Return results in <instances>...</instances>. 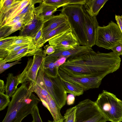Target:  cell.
Here are the masks:
<instances>
[{
  "label": "cell",
  "instance_id": "obj_33",
  "mask_svg": "<svg viewBox=\"0 0 122 122\" xmlns=\"http://www.w3.org/2000/svg\"><path fill=\"white\" fill-rule=\"evenodd\" d=\"M24 25L23 21H20L16 23L13 25L11 26L10 30L6 35L5 37L18 30H20Z\"/></svg>",
  "mask_w": 122,
  "mask_h": 122
},
{
  "label": "cell",
  "instance_id": "obj_8",
  "mask_svg": "<svg viewBox=\"0 0 122 122\" xmlns=\"http://www.w3.org/2000/svg\"><path fill=\"white\" fill-rule=\"evenodd\" d=\"M46 54L45 53L41 55H35L33 58L28 59L26 66L22 72L16 76L18 85L29 82V89L33 92L34 87L36 84L38 71L46 56Z\"/></svg>",
  "mask_w": 122,
  "mask_h": 122
},
{
  "label": "cell",
  "instance_id": "obj_38",
  "mask_svg": "<svg viewBox=\"0 0 122 122\" xmlns=\"http://www.w3.org/2000/svg\"><path fill=\"white\" fill-rule=\"evenodd\" d=\"M75 96L70 94L67 96L66 102L67 105H71L73 104L75 100Z\"/></svg>",
  "mask_w": 122,
  "mask_h": 122
},
{
  "label": "cell",
  "instance_id": "obj_34",
  "mask_svg": "<svg viewBox=\"0 0 122 122\" xmlns=\"http://www.w3.org/2000/svg\"><path fill=\"white\" fill-rule=\"evenodd\" d=\"M26 14H24L21 15L17 16L6 24L5 25L11 26L20 21H23L25 17Z\"/></svg>",
  "mask_w": 122,
  "mask_h": 122
},
{
  "label": "cell",
  "instance_id": "obj_32",
  "mask_svg": "<svg viewBox=\"0 0 122 122\" xmlns=\"http://www.w3.org/2000/svg\"><path fill=\"white\" fill-rule=\"evenodd\" d=\"M31 114L33 119L32 122H43L39 114L37 105L34 107Z\"/></svg>",
  "mask_w": 122,
  "mask_h": 122
},
{
  "label": "cell",
  "instance_id": "obj_28",
  "mask_svg": "<svg viewBox=\"0 0 122 122\" xmlns=\"http://www.w3.org/2000/svg\"><path fill=\"white\" fill-rule=\"evenodd\" d=\"M21 60V59L13 62L6 63L7 62L5 61L4 58H0V73H1L15 65L21 63L20 62Z\"/></svg>",
  "mask_w": 122,
  "mask_h": 122
},
{
  "label": "cell",
  "instance_id": "obj_41",
  "mask_svg": "<svg viewBox=\"0 0 122 122\" xmlns=\"http://www.w3.org/2000/svg\"><path fill=\"white\" fill-rule=\"evenodd\" d=\"M121 18H122V15H121Z\"/></svg>",
  "mask_w": 122,
  "mask_h": 122
},
{
  "label": "cell",
  "instance_id": "obj_14",
  "mask_svg": "<svg viewBox=\"0 0 122 122\" xmlns=\"http://www.w3.org/2000/svg\"><path fill=\"white\" fill-rule=\"evenodd\" d=\"M93 51L92 48L87 46L78 45L64 50H55L54 53L49 56L56 59L61 56L67 57L68 59L76 58Z\"/></svg>",
  "mask_w": 122,
  "mask_h": 122
},
{
  "label": "cell",
  "instance_id": "obj_30",
  "mask_svg": "<svg viewBox=\"0 0 122 122\" xmlns=\"http://www.w3.org/2000/svg\"><path fill=\"white\" fill-rule=\"evenodd\" d=\"M10 98L4 93H0V111L4 110L9 105L10 102Z\"/></svg>",
  "mask_w": 122,
  "mask_h": 122
},
{
  "label": "cell",
  "instance_id": "obj_25",
  "mask_svg": "<svg viewBox=\"0 0 122 122\" xmlns=\"http://www.w3.org/2000/svg\"><path fill=\"white\" fill-rule=\"evenodd\" d=\"M30 1V0H21L14 12L5 21L2 27L5 25L6 24L15 18L17 14L23 10L26 6Z\"/></svg>",
  "mask_w": 122,
  "mask_h": 122
},
{
  "label": "cell",
  "instance_id": "obj_10",
  "mask_svg": "<svg viewBox=\"0 0 122 122\" xmlns=\"http://www.w3.org/2000/svg\"><path fill=\"white\" fill-rule=\"evenodd\" d=\"M58 73L60 77L80 86L84 91L98 88L102 79L106 76L103 75L92 77H75L69 76L59 70Z\"/></svg>",
  "mask_w": 122,
  "mask_h": 122
},
{
  "label": "cell",
  "instance_id": "obj_36",
  "mask_svg": "<svg viewBox=\"0 0 122 122\" xmlns=\"http://www.w3.org/2000/svg\"><path fill=\"white\" fill-rule=\"evenodd\" d=\"M68 58L67 57L65 56H61L58 58L57 60L55 62V65L58 68L66 61Z\"/></svg>",
  "mask_w": 122,
  "mask_h": 122
},
{
  "label": "cell",
  "instance_id": "obj_11",
  "mask_svg": "<svg viewBox=\"0 0 122 122\" xmlns=\"http://www.w3.org/2000/svg\"><path fill=\"white\" fill-rule=\"evenodd\" d=\"M44 21L40 12L35 8L32 18L20 30L19 36H26L33 38L41 28Z\"/></svg>",
  "mask_w": 122,
  "mask_h": 122
},
{
  "label": "cell",
  "instance_id": "obj_37",
  "mask_svg": "<svg viewBox=\"0 0 122 122\" xmlns=\"http://www.w3.org/2000/svg\"><path fill=\"white\" fill-rule=\"evenodd\" d=\"M44 48L46 54L48 55H51L55 52V49L54 47L52 46L49 45H47L44 46Z\"/></svg>",
  "mask_w": 122,
  "mask_h": 122
},
{
  "label": "cell",
  "instance_id": "obj_35",
  "mask_svg": "<svg viewBox=\"0 0 122 122\" xmlns=\"http://www.w3.org/2000/svg\"><path fill=\"white\" fill-rule=\"evenodd\" d=\"M113 52L117 55L122 56V41L112 48Z\"/></svg>",
  "mask_w": 122,
  "mask_h": 122
},
{
  "label": "cell",
  "instance_id": "obj_3",
  "mask_svg": "<svg viewBox=\"0 0 122 122\" xmlns=\"http://www.w3.org/2000/svg\"><path fill=\"white\" fill-rule=\"evenodd\" d=\"M36 83L45 89L61 109L65 104L67 92L59 74L49 76L44 71L43 62L38 71Z\"/></svg>",
  "mask_w": 122,
  "mask_h": 122
},
{
  "label": "cell",
  "instance_id": "obj_23",
  "mask_svg": "<svg viewBox=\"0 0 122 122\" xmlns=\"http://www.w3.org/2000/svg\"><path fill=\"white\" fill-rule=\"evenodd\" d=\"M42 16L44 21L52 15L57 10V8L43 2H42Z\"/></svg>",
  "mask_w": 122,
  "mask_h": 122
},
{
  "label": "cell",
  "instance_id": "obj_29",
  "mask_svg": "<svg viewBox=\"0 0 122 122\" xmlns=\"http://www.w3.org/2000/svg\"><path fill=\"white\" fill-rule=\"evenodd\" d=\"M41 28L35 37L33 38V44L36 47L39 48H41L45 43L42 37Z\"/></svg>",
  "mask_w": 122,
  "mask_h": 122
},
{
  "label": "cell",
  "instance_id": "obj_5",
  "mask_svg": "<svg viewBox=\"0 0 122 122\" xmlns=\"http://www.w3.org/2000/svg\"><path fill=\"white\" fill-rule=\"evenodd\" d=\"M96 102L108 121H122V101L114 94L103 90L99 94Z\"/></svg>",
  "mask_w": 122,
  "mask_h": 122
},
{
  "label": "cell",
  "instance_id": "obj_26",
  "mask_svg": "<svg viewBox=\"0 0 122 122\" xmlns=\"http://www.w3.org/2000/svg\"><path fill=\"white\" fill-rule=\"evenodd\" d=\"M17 37L12 36L0 39V49L5 50L11 46Z\"/></svg>",
  "mask_w": 122,
  "mask_h": 122
},
{
  "label": "cell",
  "instance_id": "obj_39",
  "mask_svg": "<svg viewBox=\"0 0 122 122\" xmlns=\"http://www.w3.org/2000/svg\"><path fill=\"white\" fill-rule=\"evenodd\" d=\"M5 85L4 81L0 80V93H4L5 92Z\"/></svg>",
  "mask_w": 122,
  "mask_h": 122
},
{
  "label": "cell",
  "instance_id": "obj_13",
  "mask_svg": "<svg viewBox=\"0 0 122 122\" xmlns=\"http://www.w3.org/2000/svg\"><path fill=\"white\" fill-rule=\"evenodd\" d=\"M46 53L45 50L41 48L36 47L34 44L30 46L24 48L18 51L10 52L4 58L7 62H12L20 59L24 57L41 55Z\"/></svg>",
  "mask_w": 122,
  "mask_h": 122
},
{
  "label": "cell",
  "instance_id": "obj_7",
  "mask_svg": "<svg viewBox=\"0 0 122 122\" xmlns=\"http://www.w3.org/2000/svg\"><path fill=\"white\" fill-rule=\"evenodd\" d=\"M76 122H106L108 121L97 104L86 99L76 105Z\"/></svg>",
  "mask_w": 122,
  "mask_h": 122
},
{
  "label": "cell",
  "instance_id": "obj_16",
  "mask_svg": "<svg viewBox=\"0 0 122 122\" xmlns=\"http://www.w3.org/2000/svg\"><path fill=\"white\" fill-rule=\"evenodd\" d=\"M108 0H86L84 5L86 12L91 17L96 16Z\"/></svg>",
  "mask_w": 122,
  "mask_h": 122
},
{
  "label": "cell",
  "instance_id": "obj_40",
  "mask_svg": "<svg viewBox=\"0 0 122 122\" xmlns=\"http://www.w3.org/2000/svg\"><path fill=\"white\" fill-rule=\"evenodd\" d=\"M48 122H53V121H50L48 120Z\"/></svg>",
  "mask_w": 122,
  "mask_h": 122
},
{
  "label": "cell",
  "instance_id": "obj_31",
  "mask_svg": "<svg viewBox=\"0 0 122 122\" xmlns=\"http://www.w3.org/2000/svg\"><path fill=\"white\" fill-rule=\"evenodd\" d=\"M33 43L30 44H19L10 46L6 50L8 54L10 52H15L24 48L33 45Z\"/></svg>",
  "mask_w": 122,
  "mask_h": 122
},
{
  "label": "cell",
  "instance_id": "obj_6",
  "mask_svg": "<svg viewBox=\"0 0 122 122\" xmlns=\"http://www.w3.org/2000/svg\"><path fill=\"white\" fill-rule=\"evenodd\" d=\"M122 41V33L117 24L111 21L106 26L97 29L96 45L108 50Z\"/></svg>",
  "mask_w": 122,
  "mask_h": 122
},
{
  "label": "cell",
  "instance_id": "obj_17",
  "mask_svg": "<svg viewBox=\"0 0 122 122\" xmlns=\"http://www.w3.org/2000/svg\"><path fill=\"white\" fill-rule=\"evenodd\" d=\"M57 59L48 55L43 61L44 71L49 76L56 77L59 74V68L56 67L55 63Z\"/></svg>",
  "mask_w": 122,
  "mask_h": 122
},
{
  "label": "cell",
  "instance_id": "obj_2",
  "mask_svg": "<svg viewBox=\"0 0 122 122\" xmlns=\"http://www.w3.org/2000/svg\"><path fill=\"white\" fill-rule=\"evenodd\" d=\"M27 83L22 84L12 96L2 122H22L25 117L31 114L34 107L41 101L29 89Z\"/></svg>",
  "mask_w": 122,
  "mask_h": 122
},
{
  "label": "cell",
  "instance_id": "obj_18",
  "mask_svg": "<svg viewBox=\"0 0 122 122\" xmlns=\"http://www.w3.org/2000/svg\"><path fill=\"white\" fill-rule=\"evenodd\" d=\"M18 81L16 76L12 73H9L6 78L5 85V94L10 98L12 97L18 88Z\"/></svg>",
  "mask_w": 122,
  "mask_h": 122
},
{
  "label": "cell",
  "instance_id": "obj_9",
  "mask_svg": "<svg viewBox=\"0 0 122 122\" xmlns=\"http://www.w3.org/2000/svg\"><path fill=\"white\" fill-rule=\"evenodd\" d=\"M55 50H64L80 45L78 40L72 32L68 31L59 35L48 41Z\"/></svg>",
  "mask_w": 122,
  "mask_h": 122
},
{
  "label": "cell",
  "instance_id": "obj_24",
  "mask_svg": "<svg viewBox=\"0 0 122 122\" xmlns=\"http://www.w3.org/2000/svg\"><path fill=\"white\" fill-rule=\"evenodd\" d=\"M76 106L67 109L63 117L64 122H76Z\"/></svg>",
  "mask_w": 122,
  "mask_h": 122
},
{
  "label": "cell",
  "instance_id": "obj_20",
  "mask_svg": "<svg viewBox=\"0 0 122 122\" xmlns=\"http://www.w3.org/2000/svg\"><path fill=\"white\" fill-rule=\"evenodd\" d=\"M60 78L67 93L72 94L75 96H78L83 94L84 91L81 87L72 82Z\"/></svg>",
  "mask_w": 122,
  "mask_h": 122
},
{
  "label": "cell",
  "instance_id": "obj_21",
  "mask_svg": "<svg viewBox=\"0 0 122 122\" xmlns=\"http://www.w3.org/2000/svg\"><path fill=\"white\" fill-rule=\"evenodd\" d=\"M21 1L16 0H0V16L5 14Z\"/></svg>",
  "mask_w": 122,
  "mask_h": 122
},
{
  "label": "cell",
  "instance_id": "obj_27",
  "mask_svg": "<svg viewBox=\"0 0 122 122\" xmlns=\"http://www.w3.org/2000/svg\"><path fill=\"white\" fill-rule=\"evenodd\" d=\"M32 43V38L26 36H17L11 46L19 44H30Z\"/></svg>",
  "mask_w": 122,
  "mask_h": 122
},
{
  "label": "cell",
  "instance_id": "obj_15",
  "mask_svg": "<svg viewBox=\"0 0 122 122\" xmlns=\"http://www.w3.org/2000/svg\"><path fill=\"white\" fill-rule=\"evenodd\" d=\"M67 22L64 14L61 13L57 15H53L43 22L41 28L42 37L50 31Z\"/></svg>",
  "mask_w": 122,
  "mask_h": 122
},
{
  "label": "cell",
  "instance_id": "obj_1",
  "mask_svg": "<svg viewBox=\"0 0 122 122\" xmlns=\"http://www.w3.org/2000/svg\"><path fill=\"white\" fill-rule=\"evenodd\" d=\"M121 59L113 52L94 51L76 58L67 59L59 70L75 77H92L113 72L120 67Z\"/></svg>",
  "mask_w": 122,
  "mask_h": 122
},
{
  "label": "cell",
  "instance_id": "obj_19",
  "mask_svg": "<svg viewBox=\"0 0 122 122\" xmlns=\"http://www.w3.org/2000/svg\"><path fill=\"white\" fill-rule=\"evenodd\" d=\"M68 31L72 32V31L67 22L50 31L44 36L43 38L46 43L57 36Z\"/></svg>",
  "mask_w": 122,
  "mask_h": 122
},
{
  "label": "cell",
  "instance_id": "obj_4",
  "mask_svg": "<svg viewBox=\"0 0 122 122\" xmlns=\"http://www.w3.org/2000/svg\"><path fill=\"white\" fill-rule=\"evenodd\" d=\"M60 11L61 13L66 17L72 32L77 38L80 45L87 46L85 32L84 5H67L62 7Z\"/></svg>",
  "mask_w": 122,
  "mask_h": 122
},
{
  "label": "cell",
  "instance_id": "obj_22",
  "mask_svg": "<svg viewBox=\"0 0 122 122\" xmlns=\"http://www.w3.org/2000/svg\"><path fill=\"white\" fill-rule=\"evenodd\" d=\"M42 2L57 9L67 5L75 4L74 0H43Z\"/></svg>",
  "mask_w": 122,
  "mask_h": 122
},
{
  "label": "cell",
  "instance_id": "obj_12",
  "mask_svg": "<svg viewBox=\"0 0 122 122\" xmlns=\"http://www.w3.org/2000/svg\"><path fill=\"white\" fill-rule=\"evenodd\" d=\"M85 29L87 46L90 48L96 45V35L97 29L99 26L96 16H90L84 11Z\"/></svg>",
  "mask_w": 122,
  "mask_h": 122
}]
</instances>
